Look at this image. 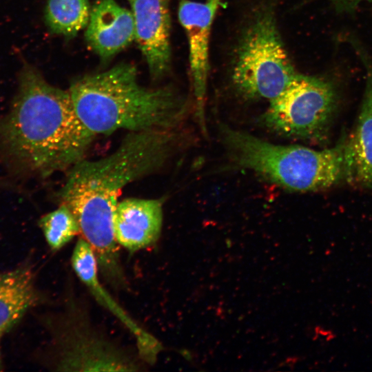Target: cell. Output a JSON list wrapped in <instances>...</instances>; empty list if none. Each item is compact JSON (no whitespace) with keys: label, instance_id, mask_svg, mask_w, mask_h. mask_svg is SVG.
Masks as SVG:
<instances>
[{"label":"cell","instance_id":"6da1fadb","mask_svg":"<svg viewBox=\"0 0 372 372\" xmlns=\"http://www.w3.org/2000/svg\"><path fill=\"white\" fill-rule=\"evenodd\" d=\"M178 142L174 130L130 132L116 149L96 161L85 158L68 171L60 203L76 216L81 235L92 248L99 270L115 285L123 283L113 216L123 188L161 167Z\"/></svg>","mask_w":372,"mask_h":372},{"label":"cell","instance_id":"7a4b0ae2","mask_svg":"<svg viewBox=\"0 0 372 372\" xmlns=\"http://www.w3.org/2000/svg\"><path fill=\"white\" fill-rule=\"evenodd\" d=\"M18 82L8 113L0 117L3 150L41 177L68 171L85 158L96 135L80 120L69 90L51 85L27 63Z\"/></svg>","mask_w":372,"mask_h":372},{"label":"cell","instance_id":"3957f363","mask_svg":"<svg viewBox=\"0 0 372 372\" xmlns=\"http://www.w3.org/2000/svg\"><path fill=\"white\" fill-rule=\"evenodd\" d=\"M69 92L80 120L95 135L119 130H175L189 109L187 101L168 87L141 85L130 63L85 75L72 83Z\"/></svg>","mask_w":372,"mask_h":372},{"label":"cell","instance_id":"277c9868","mask_svg":"<svg viewBox=\"0 0 372 372\" xmlns=\"http://www.w3.org/2000/svg\"><path fill=\"white\" fill-rule=\"evenodd\" d=\"M220 134L233 164L295 192L323 190L345 180L346 136L333 147L316 150L268 142L220 125Z\"/></svg>","mask_w":372,"mask_h":372},{"label":"cell","instance_id":"5b68a950","mask_svg":"<svg viewBox=\"0 0 372 372\" xmlns=\"http://www.w3.org/2000/svg\"><path fill=\"white\" fill-rule=\"evenodd\" d=\"M297 74L287 54L272 8L260 9L244 31L236 50L231 79L249 99H271Z\"/></svg>","mask_w":372,"mask_h":372},{"label":"cell","instance_id":"8992f818","mask_svg":"<svg viewBox=\"0 0 372 372\" xmlns=\"http://www.w3.org/2000/svg\"><path fill=\"white\" fill-rule=\"evenodd\" d=\"M338 104V94L330 81L297 74L276 98L269 101L260 121L285 137L317 140L328 131Z\"/></svg>","mask_w":372,"mask_h":372},{"label":"cell","instance_id":"52a82bcc","mask_svg":"<svg viewBox=\"0 0 372 372\" xmlns=\"http://www.w3.org/2000/svg\"><path fill=\"white\" fill-rule=\"evenodd\" d=\"M57 339V369L64 371H136L138 365L96 333L84 318L68 311Z\"/></svg>","mask_w":372,"mask_h":372},{"label":"cell","instance_id":"ba28073f","mask_svg":"<svg viewBox=\"0 0 372 372\" xmlns=\"http://www.w3.org/2000/svg\"><path fill=\"white\" fill-rule=\"evenodd\" d=\"M221 0L204 2L180 0L178 19L185 30L189 52L192 81L195 98V116L205 134V97L209 72V48L211 29Z\"/></svg>","mask_w":372,"mask_h":372},{"label":"cell","instance_id":"9c48e42d","mask_svg":"<svg viewBox=\"0 0 372 372\" xmlns=\"http://www.w3.org/2000/svg\"><path fill=\"white\" fill-rule=\"evenodd\" d=\"M135 25V41L154 79L165 74L171 62L170 0H128Z\"/></svg>","mask_w":372,"mask_h":372},{"label":"cell","instance_id":"30bf717a","mask_svg":"<svg viewBox=\"0 0 372 372\" xmlns=\"http://www.w3.org/2000/svg\"><path fill=\"white\" fill-rule=\"evenodd\" d=\"M350 41L364 67L365 86L355 129L346 136L345 180L372 189V59L358 41Z\"/></svg>","mask_w":372,"mask_h":372},{"label":"cell","instance_id":"8fae6325","mask_svg":"<svg viewBox=\"0 0 372 372\" xmlns=\"http://www.w3.org/2000/svg\"><path fill=\"white\" fill-rule=\"evenodd\" d=\"M71 263L77 276L97 301L118 318L132 334L141 358L148 363L154 362L162 349L161 344L140 327L103 287L99 278L96 255L89 243L82 237L78 240L74 248Z\"/></svg>","mask_w":372,"mask_h":372},{"label":"cell","instance_id":"7c38bea8","mask_svg":"<svg viewBox=\"0 0 372 372\" xmlns=\"http://www.w3.org/2000/svg\"><path fill=\"white\" fill-rule=\"evenodd\" d=\"M163 217L161 200L127 198L118 202L113 216L116 242L130 251L153 245L161 235Z\"/></svg>","mask_w":372,"mask_h":372},{"label":"cell","instance_id":"4fadbf2b","mask_svg":"<svg viewBox=\"0 0 372 372\" xmlns=\"http://www.w3.org/2000/svg\"><path fill=\"white\" fill-rule=\"evenodd\" d=\"M85 39L100 58L110 59L135 40L132 11L115 0H96L91 8Z\"/></svg>","mask_w":372,"mask_h":372},{"label":"cell","instance_id":"5bb4252c","mask_svg":"<svg viewBox=\"0 0 372 372\" xmlns=\"http://www.w3.org/2000/svg\"><path fill=\"white\" fill-rule=\"evenodd\" d=\"M39 300L30 267L0 273V338Z\"/></svg>","mask_w":372,"mask_h":372},{"label":"cell","instance_id":"9a60e30c","mask_svg":"<svg viewBox=\"0 0 372 372\" xmlns=\"http://www.w3.org/2000/svg\"><path fill=\"white\" fill-rule=\"evenodd\" d=\"M90 11L88 0H48L45 21L53 33L71 38L87 26Z\"/></svg>","mask_w":372,"mask_h":372},{"label":"cell","instance_id":"2e32d148","mask_svg":"<svg viewBox=\"0 0 372 372\" xmlns=\"http://www.w3.org/2000/svg\"><path fill=\"white\" fill-rule=\"evenodd\" d=\"M39 223L48 246L53 251L59 250L77 234H81L76 216L63 203L43 216Z\"/></svg>","mask_w":372,"mask_h":372},{"label":"cell","instance_id":"e0dca14e","mask_svg":"<svg viewBox=\"0 0 372 372\" xmlns=\"http://www.w3.org/2000/svg\"><path fill=\"white\" fill-rule=\"evenodd\" d=\"M339 14L351 13L363 3H371L372 0H325Z\"/></svg>","mask_w":372,"mask_h":372}]
</instances>
